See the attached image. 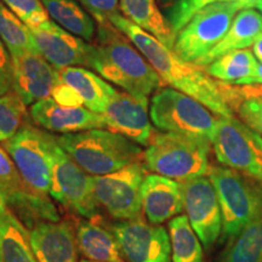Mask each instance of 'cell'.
I'll list each match as a JSON object with an SVG mask.
<instances>
[{
    "label": "cell",
    "instance_id": "cell-22",
    "mask_svg": "<svg viewBox=\"0 0 262 262\" xmlns=\"http://www.w3.org/2000/svg\"><path fill=\"white\" fill-rule=\"evenodd\" d=\"M78 249L86 260L94 262H126L112 229L97 220H81L77 226Z\"/></svg>",
    "mask_w": 262,
    "mask_h": 262
},
{
    "label": "cell",
    "instance_id": "cell-24",
    "mask_svg": "<svg viewBox=\"0 0 262 262\" xmlns=\"http://www.w3.org/2000/svg\"><path fill=\"white\" fill-rule=\"evenodd\" d=\"M119 9L124 17L163 42L169 49L173 48L176 35L168 18L163 16L156 0H119Z\"/></svg>",
    "mask_w": 262,
    "mask_h": 262
},
{
    "label": "cell",
    "instance_id": "cell-28",
    "mask_svg": "<svg viewBox=\"0 0 262 262\" xmlns=\"http://www.w3.org/2000/svg\"><path fill=\"white\" fill-rule=\"evenodd\" d=\"M172 262H204L202 242L186 215H179L169 222Z\"/></svg>",
    "mask_w": 262,
    "mask_h": 262
},
{
    "label": "cell",
    "instance_id": "cell-40",
    "mask_svg": "<svg viewBox=\"0 0 262 262\" xmlns=\"http://www.w3.org/2000/svg\"><path fill=\"white\" fill-rule=\"evenodd\" d=\"M5 208H6L5 201L3 199V196L0 195V224H2V215H3V211H4ZM0 262H2V256H0Z\"/></svg>",
    "mask_w": 262,
    "mask_h": 262
},
{
    "label": "cell",
    "instance_id": "cell-2",
    "mask_svg": "<svg viewBox=\"0 0 262 262\" xmlns=\"http://www.w3.org/2000/svg\"><path fill=\"white\" fill-rule=\"evenodd\" d=\"M89 67L140 100H148L149 95L165 86L146 57L110 21L97 24Z\"/></svg>",
    "mask_w": 262,
    "mask_h": 262
},
{
    "label": "cell",
    "instance_id": "cell-36",
    "mask_svg": "<svg viewBox=\"0 0 262 262\" xmlns=\"http://www.w3.org/2000/svg\"><path fill=\"white\" fill-rule=\"evenodd\" d=\"M14 90V64L11 55L0 39V96Z\"/></svg>",
    "mask_w": 262,
    "mask_h": 262
},
{
    "label": "cell",
    "instance_id": "cell-21",
    "mask_svg": "<svg viewBox=\"0 0 262 262\" xmlns=\"http://www.w3.org/2000/svg\"><path fill=\"white\" fill-rule=\"evenodd\" d=\"M261 34L262 14L255 8H245L235 16L233 24L224 39L194 64L205 67L227 52L250 48Z\"/></svg>",
    "mask_w": 262,
    "mask_h": 262
},
{
    "label": "cell",
    "instance_id": "cell-12",
    "mask_svg": "<svg viewBox=\"0 0 262 262\" xmlns=\"http://www.w3.org/2000/svg\"><path fill=\"white\" fill-rule=\"evenodd\" d=\"M0 195L26 226L33 228L45 221H60L57 209L48 195L39 194L26 185L15 163L0 147Z\"/></svg>",
    "mask_w": 262,
    "mask_h": 262
},
{
    "label": "cell",
    "instance_id": "cell-9",
    "mask_svg": "<svg viewBox=\"0 0 262 262\" xmlns=\"http://www.w3.org/2000/svg\"><path fill=\"white\" fill-rule=\"evenodd\" d=\"M55 145L56 137L29 124H25L12 139L4 143L5 150L26 185L42 195L50 192Z\"/></svg>",
    "mask_w": 262,
    "mask_h": 262
},
{
    "label": "cell",
    "instance_id": "cell-6",
    "mask_svg": "<svg viewBox=\"0 0 262 262\" xmlns=\"http://www.w3.org/2000/svg\"><path fill=\"white\" fill-rule=\"evenodd\" d=\"M211 146L222 166L262 187V136L235 117H217Z\"/></svg>",
    "mask_w": 262,
    "mask_h": 262
},
{
    "label": "cell",
    "instance_id": "cell-7",
    "mask_svg": "<svg viewBox=\"0 0 262 262\" xmlns=\"http://www.w3.org/2000/svg\"><path fill=\"white\" fill-rule=\"evenodd\" d=\"M149 117L164 133L185 134L211 140L219 116L188 95L163 86L153 95Z\"/></svg>",
    "mask_w": 262,
    "mask_h": 262
},
{
    "label": "cell",
    "instance_id": "cell-42",
    "mask_svg": "<svg viewBox=\"0 0 262 262\" xmlns=\"http://www.w3.org/2000/svg\"><path fill=\"white\" fill-rule=\"evenodd\" d=\"M171 2H173V0H163L164 4H170V3H171Z\"/></svg>",
    "mask_w": 262,
    "mask_h": 262
},
{
    "label": "cell",
    "instance_id": "cell-13",
    "mask_svg": "<svg viewBox=\"0 0 262 262\" xmlns=\"http://www.w3.org/2000/svg\"><path fill=\"white\" fill-rule=\"evenodd\" d=\"M183 210L206 250L222 234V216L217 193L208 175L180 182Z\"/></svg>",
    "mask_w": 262,
    "mask_h": 262
},
{
    "label": "cell",
    "instance_id": "cell-30",
    "mask_svg": "<svg viewBox=\"0 0 262 262\" xmlns=\"http://www.w3.org/2000/svg\"><path fill=\"white\" fill-rule=\"evenodd\" d=\"M220 262H262V216L229 242Z\"/></svg>",
    "mask_w": 262,
    "mask_h": 262
},
{
    "label": "cell",
    "instance_id": "cell-32",
    "mask_svg": "<svg viewBox=\"0 0 262 262\" xmlns=\"http://www.w3.org/2000/svg\"><path fill=\"white\" fill-rule=\"evenodd\" d=\"M224 2H238L244 4L247 8H256L262 0H178L168 10V21L171 26L175 35L188 24L189 19L194 16L199 10L204 9L215 3Z\"/></svg>",
    "mask_w": 262,
    "mask_h": 262
},
{
    "label": "cell",
    "instance_id": "cell-34",
    "mask_svg": "<svg viewBox=\"0 0 262 262\" xmlns=\"http://www.w3.org/2000/svg\"><path fill=\"white\" fill-rule=\"evenodd\" d=\"M28 28H35L49 21L47 9L41 0H0Z\"/></svg>",
    "mask_w": 262,
    "mask_h": 262
},
{
    "label": "cell",
    "instance_id": "cell-19",
    "mask_svg": "<svg viewBox=\"0 0 262 262\" xmlns=\"http://www.w3.org/2000/svg\"><path fill=\"white\" fill-rule=\"evenodd\" d=\"M38 262H77V235L67 221H45L29 231Z\"/></svg>",
    "mask_w": 262,
    "mask_h": 262
},
{
    "label": "cell",
    "instance_id": "cell-25",
    "mask_svg": "<svg viewBox=\"0 0 262 262\" xmlns=\"http://www.w3.org/2000/svg\"><path fill=\"white\" fill-rule=\"evenodd\" d=\"M0 256L2 262H38L28 229L8 206L0 224Z\"/></svg>",
    "mask_w": 262,
    "mask_h": 262
},
{
    "label": "cell",
    "instance_id": "cell-4",
    "mask_svg": "<svg viewBox=\"0 0 262 262\" xmlns=\"http://www.w3.org/2000/svg\"><path fill=\"white\" fill-rule=\"evenodd\" d=\"M210 152L211 141L205 137L155 131L143 164L149 171L183 182L208 175Z\"/></svg>",
    "mask_w": 262,
    "mask_h": 262
},
{
    "label": "cell",
    "instance_id": "cell-3",
    "mask_svg": "<svg viewBox=\"0 0 262 262\" xmlns=\"http://www.w3.org/2000/svg\"><path fill=\"white\" fill-rule=\"evenodd\" d=\"M56 140L61 148L91 176L108 175L145 158V150L139 143L107 129L62 134Z\"/></svg>",
    "mask_w": 262,
    "mask_h": 262
},
{
    "label": "cell",
    "instance_id": "cell-5",
    "mask_svg": "<svg viewBox=\"0 0 262 262\" xmlns=\"http://www.w3.org/2000/svg\"><path fill=\"white\" fill-rule=\"evenodd\" d=\"M208 176L217 193L222 216V241L228 243L262 216V187L226 166H210Z\"/></svg>",
    "mask_w": 262,
    "mask_h": 262
},
{
    "label": "cell",
    "instance_id": "cell-35",
    "mask_svg": "<svg viewBox=\"0 0 262 262\" xmlns=\"http://www.w3.org/2000/svg\"><path fill=\"white\" fill-rule=\"evenodd\" d=\"M97 24L108 22L112 16L119 14V0H79Z\"/></svg>",
    "mask_w": 262,
    "mask_h": 262
},
{
    "label": "cell",
    "instance_id": "cell-15",
    "mask_svg": "<svg viewBox=\"0 0 262 262\" xmlns=\"http://www.w3.org/2000/svg\"><path fill=\"white\" fill-rule=\"evenodd\" d=\"M29 29L39 54L57 71L78 66L89 67L90 42L75 37L50 19Z\"/></svg>",
    "mask_w": 262,
    "mask_h": 262
},
{
    "label": "cell",
    "instance_id": "cell-31",
    "mask_svg": "<svg viewBox=\"0 0 262 262\" xmlns=\"http://www.w3.org/2000/svg\"><path fill=\"white\" fill-rule=\"evenodd\" d=\"M27 104L15 90L0 96V143L12 139L25 125Z\"/></svg>",
    "mask_w": 262,
    "mask_h": 262
},
{
    "label": "cell",
    "instance_id": "cell-11",
    "mask_svg": "<svg viewBox=\"0 0 262 262\" xmlns=\"http://www.w3.org/2000/svg\"><path fill=\"white\" fill-rule=\"evenodd\" d=\"M145 164L141 162L108 175L93 176L94 194L98 204L117 220L141 217V187L147 176Z\"/></svg>",
    "mask_w": 262,
    "mask_h": 262
},
{
    "label": "cell",
    "instance_id": "cell-14",
    "mask_svg": "<svg viewBox=\"0 0 262 262\" xmlns=\"http://www.w3.org/2000/svg\"><path fill=\"white\" fill-rule=\"evenodd\" d=\"M112 231L126 262H172L171 243L166 229L141 217L124 220Z\"/></svg>",
    "mask_w": 262,
    "mask_h": 262
},
{
    "label": "cell",
    "instance_id": "cell-23",
    "mask_svg": "<svg viewBox=\"0 0 262 262\" xmlns=\"http://www.w3.org/2000/svg\"><path fill=\"white\" fill-rule=\"evenodd\" d=\"M60 80L68 84L84 100L88 110L102 114L117 89L98 77L94 72L83 67H67L58 71Z\"/></svg>",
    "mask_w": 262,
    "mask_h": 262
},
{
    "label": "cell",
    "instance_id": "cell-39",
    "mask_svg": "<svg viewBox=\"0 0 262 262\" xmlns=\"http://www.w3.org/2000/svg\"><path fill=\"white\" fill-rule=\"evenodd\" d=\"M253 52L256 60L262 63V34L255 40L253 45Z\"/></svg>",
    "mask_w": 262,
    "mask_h": 262
},
{
    "label": "cell",
    "instance_id": "cell-33",
    "mask_svg": "<svg viewBox=\"0 0 262 262\" xmlns=\"http://www.w3.org/2000/svg\"><path fill=\"white\" fill-rule=\"evenodd\" d=\"M247 96L235 110L245 125L256 131L262 136V86L244 85Z\"/></svg>",
    "mask_w": 262,
    "mask_h": 262
},
{
    "label": "cell",
    "instance_id": "cell-16",
    "mask_svg": "<svg viewBox=\"0 0 262 262\" xmlns=\"http://www.w3.org/2000/svg\"><path fill=\"white\" fill-rule=\"evenodd\" d=\"M102 117L107 130L125 136L140 146H148L155 134L148 100H140L126 91H116Z\"/></svg>",
    "mask_w": 262,
    "mask_h": 262
},
{
    "label": "cell",
    "instance_id": "cell-43",
    "mask_svg": "<svg viewBox=\"0 0 262 262\" xmlns=\"http://www.w3.org/2000/svg\"><path fill=\"white\" fill-rule=\"evenodd\" d=\"M81 262H94V261H89V260H83Z\"/></svg>",
    "mask_w": 262,
    "mask_h": 262
},
{
    "label": "cell",
    "instance_id": "cell-8",
    "mask_svg": "<svg viewBox=\"0 0 262 262\" xmlns=\"http://www.w3.org/2000/svg\"><path fill=\"white\" fill-rule=\"evenodd\" d=\"M245 8L242 3L224 2L199 10L176 35L172 51L183 61L195 63L224 39L235 16Z\"/></svg>",
    "mask_w": 262,
    "mask_h": 262
},
{
    "label": "cell",
    "instance_id": "cell-1",
    "mask_svg": "<svg viewBox=\"0 0 262 262\" xmlns=\"http://www.w3.org/2000/svg\"><path fill=\"white\" fill-rule=\"evenodd\" d=\"M110 22L130 39L155 68L164 84L195 98L216 116L225 118L235 116V110L244 98V91L241 85L214 79L204 68L183 61L172 49L165 47L152 34L137 27L123 15L112 16Z\"/></svg>",
    "mask_w": 262,
    "mask_h": 262
},
{
    "label": "cell",
    "instance_id": "cell-17",
    "mask_svg": "<svg viewBox=\"0 0 262 262\" xmlns=\"http://www.w3.org/2000/svg\"><path fill=\"white\" fill-rule=\"evenodd\" d=\"M14 64V90L27 106L51 96L60 77L58 71L38 52L11 57Z\"/></svg>",
    "mask_w": 262,
    "mask_h": 262
},
{
    "label": "cell",
    "instance_id": "cell-37",
    "mask_svg": "<svg viewBox=\"0 0 262 262\" xmlns=\"http://www.w3.org/2000/svg\"><path fill=\"white\" fill-rule=\"evenodd\" d=\"M55 102L64 107H84V100L73 88L63 81H58L52 89L51 96Z\"/></svg>",
    "mask_w": 262,
    "mask_h": 262
},
{
    "label": "cell",
    "instance_id": "cell-41",
    "mask_svg": "<svg viewBox=\"0 0 262 262\" xmlns=\"http://www.w3.org/2000/svg\"><path fill=\"white\" fill-rule=\"evenodd\" d=\"M255 9H258V10H260V12H261V14H262V2H261L260 4H258V5H257L256 8H255Z\"/></svg>",
    "mask_w": 262,
    "mask_h": 262
},
{
    "label": "cell",
    "instance_id": "cell-18",
    "mask_svg": "<svg viewBox=\"0 0 262 262\" xmlns=\"http://www.w3.org/2000/svg\"><path fill=\"white\" fill-rule=\"evenodd\" d=\"M29 113L35 125L51 133L72 134L104 127L102 114L86 107L61 106L51 97L33 103Z\"/></svg>",
    "mask_w": 262,
    "mask_h": 262
},
{
    "label": "cell",
    "instance_id": "cell-20",
    "mask_svg": "<svg viewBox=\"0 0 262 262\" xmlns=\"http://www.w3.org/2000/svg\"><path fill=\"white\" fill-rule=\"evenodd\" d=\"M142 211L149 224L160 225L171 220L183 211V199L180 182L150 173L141 187Z\"/></svg>",
    "mask_w": 262,
    "mask_h": 262
},
{
    "label": "cell",
    "instance_id": "cell-29",
    "mask_svg": "<svg viewBox=\"0 0 262 262\" xmlns=\"http://www.w3.org/2000/svg\"><path fill=\"white\" fill-rule=\"evenodd\" d=\"M0 39L11 57L26 52H38L31 29L3 2H0Z\"/></svg>",
    "mask_w": 262,
    "mask_h": 262
},
{
    "label": "cell",
    "instance_id": "cell-27",
    "mask_svg": "<svg viewBox=\"0 0 262 262\" xmlns=\"http://www.w3.org/2000/svg\"><path fill=\"white\" fill-rule=\"evenodd\" d=\"M258 64L254 52L248 48L227 52L203 68L216 80L235 84L253 75Z\"/></svg>",
    "mask_w": 262,
    "mask_h": 262
},
{
    "label": "cell",
    "instance_id": "cell-26",
    "mask_svg": "<svg viewBox=\"0 0 262 262\" xmlns=\"http://www.w3.org/2000/svg\"><path fill=\"white\" fill-rule=\"evenodd\" d=\"M48 14L58 26L75 37L91 42L95 40L97 22L74 0H41Z\"/></svg>",
    "mask_w": 262,
    "mask_h": 262
},
{
    "label": "cell",
    "instance_id": "cell-38",
    "mask_svg": "<svg viewBox=\"0 0 262 262\" xmlns=\"http://www.w3.org/2000/svg\"><path fill=\"white\" fill-rule=\"evenodd\" d=\"M234 85H260L262 86V63L257 66L256 71L253 75L245 78V79L238 81Z\"/></svg>",
    "mask_w": 262,
    "mask_h": 262
},
{
    "label": "cell",
    "instance_id": "cell-10",
    "mask_svg": "<svg viewBox=\"0 0 262 262\" xmlns=\"http://www.w3.org/2000/svg\"><path fill=\"white\" fill-rule=\"evenodd\" d=\"M49 194L84 219H98L100 204L94 194L93 176L88 175V172L61 148L57 140L52 150L51 186Z\"/></svg>",
    "mask_w": 262,
    "mask_h": 262
}]
</instances>
